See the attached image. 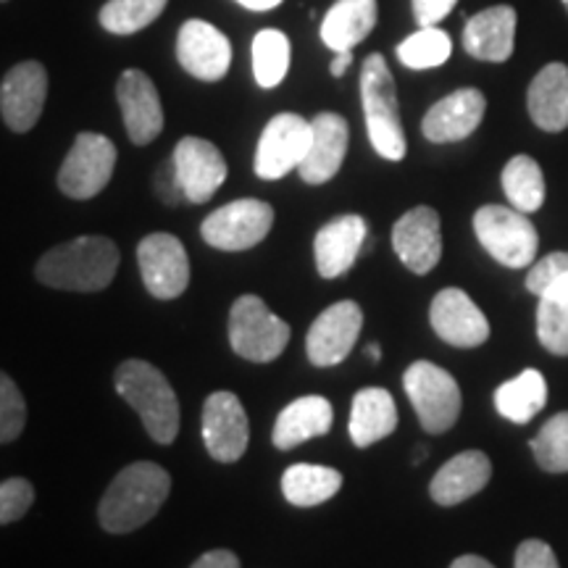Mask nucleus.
<instances>
[{"instance_id":"nucleus-1","label":"nucleus","mask_w":568,"mask_h":568,"mask_svg":"<svg viewBox=\"0 0 568 568\" xmlns=\"http://www.w3.org/2000/svg\"><path fill=\"white\" fill-rule=\"evenodd\" d=\"M119 247L103 234H84L48 251L34 266V276L67 293H101L116 276Z\"/></svg>"},{"instance_id":"nucleus-2","label":"nucleus","mask_w":568,"mask_h":568,"mask_svg":"<svg viewBox=\"0 0 568 568\" xmlns=\"http://www.w3.org/2000/svg\"><path fill=\"white\" fill-rule=\"evenodd\" d=\"M172 477L153 460H138L113 477L105 489L98 518L109 535H130V531L145 527L166 503Z\"/></svg>"},{"instance_id":"nucleus-3","label":"nucleus","mask_w":568,"mask_h":568,"mask_svg":"<svg viewBox=\"0 0 568 568\" xmlns=\"http://www.w3.org/2000/svg\"><path fill=\"white\" fill-rule=\"evenodd\" d=\"M113 382H116V393L142 418V426L153 437V443L172 445L180 432V400L166 376L148 361L130 358L116 368Z\"/></svg>"},{"instance_id":"nucleus-4","label":"nucleus","mask_w":568,"mask_h":568,"mask_svg":"<svg viewBox=\"0 0 568 568\" xmlns=\"http://www.w3.org/2000/svg\"><path fill=\"white\" fill-rule=\"evenodd\" d=\"M361 103H364L366 132L374 151L387 161L406 159L408 142L400 122L395 77L382 53L368 55L361 69Z\"/></svg>"},{"instance_id":"nucleus-5","label":"nucleus","mask_w":568,"mask_h":568,"mask_svg":"<svg viewBox=\"0 0 568 568\" xmlns=\"http://www.w3.org/2000/svg\"><path fill=\"white\" fill-rule=\"evenodd\" d=\"M474 232L481 247L493 255L497 264L508 268H527L535 264L539 234L527 213L514 205H481L474 213Z\"/></svg>"},{"instance_id":"nucleus-6","label":"nucleus","mask_w":568,"mask_h":568,"mask_svg":"<svg viewBox=\"0 0 568 568\" xmlns=\"http://www.w3.org/2000/svg\"><path fill=\"white\" fill-rule=\"evenodd\" d=\"M403 387L424 432L443 435L450 426H456L464 397L450 372L432 361H416L403 374Z\"/></svg>"},{"instance_id":"nucleus-7","label":"nucleus","mask_w":568,"mask_h":568,"mask_svg":"<svg viewBox=\"0 0 568 568\" xmlns=\"http://www.w3.org/2000/svg\"><path fill=\"white\" fill-rule=\"evenodd\" d=\"M290 343V326L258 295L237 297L230 311V345L240 358L272 364Z\"/></svg>"},{"instance_id":"nucleus-8","label":"nucleus","mask_w":568,"mask_h":568,"mask_svg":"<svg viewBox=\"0 0 568 568\" xmlns=\"http://www.w3.org/2000/svg\"><path fill=\"white\" fill-rule=\"evenodd\" d=\"M116 169V145L98 132L77 134L74 145L61 163L59 187L71 201H90L103 193Z\"/></svg>"},{"instance_id":"nucleus-9","label":"nucleus","mask_w":568,"mask_h":568,"mask_svg":"<svg viewBox=\"0 0 568 568\" xmlns=\"http://www.w3.org/2000/svg\"><path fill=\"white\" fill-rule=\"evenodd\" d=\"M274 226V209L264 201L245 197V201L226 203L205 219L201 226L203 240L216 251L240 253L264 243Z\"/></svg>"},{"instance_id":"nucleus-10","label":"nucleus","mask_w":568,"mask_h":568,"mask_svg":"<svg viewBox=\"0 0 568 568\" xmlns=\"http://www.w3.org/2000/svg\"><path fill=\"white\" fill-rule=\"evenodd\" d=\"M138 264L145 290L159 301H174L190 284V258L182 240L169 232H153L140 240Z\"/></svg>"},{"instance_id":"nucleus-11","label":"nucleus","mask_w":568,"mask_h":568,"mask_svg":"<svg viewBox=\"0 0 568 568\" xmlns=\"http://www.w3.org/2000/svg\"><path fill=\"white\" fill-rule=\"evenodd\" d=\"M311 122L297 113H276L261 132L255 148V174L261 180H282L297 169L308 153Z\"/></svg>"},{"instance_id":"nucleus-12","label":"nucleus","mask_w":568,"mask_h":568,"mask_svg":"<svg viewBox=\"0 0 568 568\" xmlns=\"http://www.w3.org/2000/svg\"><path fill=\"white\" fill-rule=\"evenodd\" d=\"M364 311L355 301H339L322 311L308 335H305V353L314 366H337L351 355L358 343Z\"/></svg>"},{"instance_id":"nucleus-13","label":"nucleus","mask_w":568,"mask_h":568,"mask_svg":"<svg viewBox=\"0 0 568 568\" xmlns=\"http://www.w3.org/2000/svg\"><path fill=\"white\" fill-rule=\"evenodd\" d=\"M203 445L219 464H234L245 456L251 424L245 406L234 393H213L203 406Z\"/></svg>"},{"instance_id":"nucleus-14","label":"nucleus","mask_w":568,"mask_h":568,"mask_svg":"<svg viewBox=\"0 0 568 568\" xmlns=\"http://www.w3.org/2000/svg\"><path fill=\"white\" fill-rule=\"evenodd\" d=\"M48 98V71L40 61H21L0 82V113L11 132H30Z\"/></svg>"},{"instance_id":"nucleus-15","label":"nucleus","mask_w":568,"mask_h":568,"mask_svg":"<svg viewBox=\"0 0 568 568\" xmlns=\"http://www.w3.org/2000/svg\"><path fill=\"white\" fill-rule=\"evenodd\" d=\"M172 161L184 201L197 205L209 203L230 174L222 151L203 138H182L176 142Z\"/></svg>"},{"instance_id":"nucleus-16","label":"nucleus","mask_w":568,"mask_h":568,"mask_svg":"<svg viewBox=\"0 0 568 568\" xmlns=\"http://www.w3.org/2000/svg\"><path fill=\"white\" fill-rule=\"evenodd\" d=\"M176 59L190 77L201 82L224 80L232 63V45L222 30L203 19L184 21L176 34Z\"/></svg>"},{"instance_id":"nucleus-17","label":"nucleus","mask_w":568,"mask_h":568,"mask_svg":"<svg viewBox=\"0 0 568 568\" xmlns=\"http://www.w3.org/2000/svg\"><path fill=\"white\" fill-rule=\"evenodd\" d=\"M393 247L403 266L414 274H429L443 258L439 213L429 205H416L393 226Z\"/></svg>"},{"instance_id":"nucleus-18","label":"nucleus","mask_w":568,"mask_h":568,"mask_svg":"<svg viewBox=\"0 0 568 568\" xmlns=\"http://www.w3.org/2000/svg\"><path fill=\"white\" fill-rule=\"evenodd\" d=\"M432 329L439 339L456 347H479L489 339V322L464 290L447 287L435 295L429 308Z\"/></svg>"},{"instance_id":"nucleus-19","label":"nucleus","mask_w":568,"mask_h":568,"mask_svg":"<svg viewBox=\"0 0 568 568\" xmlns=\"http://www.w3.org/2000/svg\"><path fill=\"white\" fill-rule=\"evenodd\" d=\"M116 101L130 140L134 145H151L163 130V105L151 77L140 69H126L116 82Z\"/></svg>"},{"instance_id":"nucleus-20","label":"nucleus","mask_w":568,"mask_h":568,"mask_svg":"<svg viewBox=\"0 0 568 568\" xmlns=\"http://www.w3.org/2000/svg\"><path fill=\"white\" fill-rule=\"evenodd\" d=\"M487 111L485 92L477 88H464L445 95L426 111L422 132L424 138L435 145H447V142H460L477 132Z\"/></svg>"},{"instance_id":"nucleus-21","label":"nucleus","mask_w":568,"mask_h":568,"mask_svg":"<svg viewBox=\"0 0 568 568\" xmlns=\"http://www.w3.org/2000/svg\"><path fill=\"white\" fill-rule=\"evenodd\" d=\"M347 145H351V126L339 113L322 111L311 122V145L297 174L308 184H326L335 180L343 169Z\"/></svg>"},{"instance_id":"nucleus-22","label":"nucleus","mask_w":568,"mask_h":568,"mask_svg":"<svg viewBox=\"0 0 568 568\" xmlns=\"http://www.w3.org/2000/svg\"><path fill=\"white\" fill-rule=\"evenodd\" d=\"M366 237V219L358 216V213H345V216H337L329 224H324L314 240L318 274L324 280H337V276L351 272L355 261H358Z\"/></svg>"},{"instance_id":"nucleus-23","label":"nucleus","mask_w":568,"mask_h":568,"mask_svg":"<svg viewBox=\"0 0 568 568\" xmlns=\"http://www.w3.org/2000/svg\"><path fill=\"white\" fill-rule=\"evenodd\" d=\"M516 21L518 13L514 6H489L477 17L466 21L464 51L471 59L503 63L514 55L516 45Z\"/></svg>"},{"instance_id":"nucleus-24","label":"nucleus","mask_w":568,"mask_h":568,"mask_svg":"<svg viewBox=\"0 0 568 568\" xmlns=\"http://www.w3.org/2000/svg\"><path fill=\"white\" fill-rule=\"evenodd\" d=\"M489 477H493V464L481 450H466L458 453L439 468L429 485V495L437 506H458V503L468 500V497L479 495L487 487Z\"/></svg>"},{"instance_id":"nucleus-25","label":"nucleus","mask_w":568,"mask_h":568,"mask_svg":"<svg viewBox=\"0 0 568 568\" xmlns=\"http://www.w3.org/2000/svg\"><path fill=\"white\" fill-rule=\"evenodd\" d=\"M332 422H335V410H332V403L326 397H297L276 416L272 443L280 450H293V447L308 443V439L326 435L332 429Z\"/></svg>"},{"instance_id":"nucleus-26","label":"nucleus","mask_w":568,"mask_h":568,"mask_svg":"<svg viewBox=\"0 0 568 568\" xmlns=\"http://www.w3.org/2000/svg\"><path fill=\"white\" fill-rule=\"evenodd\" d=\"M527 109L542 132H564L568 126V67L548 63L529 84Z\"/></svg>"},{"instance_id":"nucleus-27","label":"nucleus","mask_w":568,"mask_h":568,"mask_svg":"<svg viewBox=\"0 0 568 568\" xmlns=\"http://www.w3.org/2000/svg\"><path fill=\"white\" fill-rule=\"evenodd\" d=\"M397 429V406L393 395L382 387H364L353 397L351 439L355 447H372Z\"/></svg>"},{"instance_id":"nucleus-28","label":"nucleus","mask_w":568,"mask_h":568,"mask_svg":"<svg viewBox=\"0 0 568 568\" xmlns=\"http://www.w3.org/2000/svg\"><path fill=\"white\" fill-rule=\"evenodd\" d=\"M379 9L376 0H337L322 21V40L335 53L353 51L374 32Z\"/></svg>"},{"instance_id":"nucleus-29","label":"nucleus","mask_w":568,"mask_h":568,"mask_svg":"<svg viewBox=\"0 0 568 568\" xmlns=\"http://www.w3.org/2000/svg\"><path fill=\"white\" fill-rule=\"evenodd\" d=\"M343 487V474L332 466L295 464L282 474V495L290 506L314 508L332 500Z\"/></svg>"},{"instance_id":"nucleus-30","label":"nucleus","mask_w":568,"mask_h":568,"mask_svg":"<svg viewBox=\"0 0 568 568\" xmlns=\"http://www.w3.org/2000/svg\"><path fill=\"white\" fill-rule=\"evenodd\" d=\"M548 403V382L537 368H524L521 374L495 389L497 414L514 424H527Z\"/></svg>"},{"instance_id":"nucleus-31","label":"nucleus","mask_w":568,"mask_h":568,"mask_svg":"<svg viewBox=\"0 0 568 568\" xmlns=\"http://www.w3.org/2000/svg\"><path fill=\"white\" fill-rule=\"evenodd\" d=\"M537 337L552 355H568V276L537 295Z\"/></svg>"},{"instance_id":"nucleus-32","label":"nucleus","mask_w":568,"mask_h":568,"mask_svg":"<svg viewBox=\"0 0 568 568\" xmlns=\"http://www.w3.org/2000/svg\"><path fill=\"white\" fill-rule=\"evenodd\" d=\"M503 193L508 203L521 213H535L545 203V174L531 155H514L503 169Z\"/></svg>"},{"instance_id":"nucleus-33","label":"nucleus","mask_w":568,"mask_h":568,"mask_svg":"<svg viewBox=\"0 0 568 568\" xmlns=\"http://www.w3.org/2000/svg\"><path fill=\"white\" fill-rule=\"evenodd\" d=\"M290 71V40L280 30H264L253 40V74L264 90L282 84Z\"/></svg>"},{"instance_id":"nucleus-34","label":"nucleus","mask_w":568,"mask_h":568,"mask_svg":"<svg viewBox=\"0 0 568 568\" xmlns=\"http://www.w3.org/2000/svg\"><path fill=\"white\" fill-rule=\"evenodd\" d=\"M453 42L450 34L439 27H422V30L408 34L406 40L397 45V59L408 69H435L450 59Z\"/></svg>"},{"instance_id":"nucleus-35","label":"nucleus","mask_w":568,"mask_h":568,"mask_svg":"<svg viewBox=\"0 0 568 568\" xmlns=\"http://www.w3.org/2000/svg\"><path fill=\"white\" fill-rule=\"evenodd\" d=\"M169 0H109L101 9V24L111 34H134L151 27Z\"/></svg>"},{"instance_id":"nucleus-36","label":"nucleus","mask_w":568,"mask_h":568,"mask_svg":"<svg viewBox=\"0 0 568 568\" xmlns=\"http://www.w3.org/2000/svg\"><path fill=\"white\" fill-rule=\"evenodd\" d=\"M531 453L539 468L550 474L568 471V410L556 414L542 424V429L531 437Z\"/></svg>"},{"instance_id":"nucleus-37","label":"nucleus","mask_w":568,"mask_h":568,"mask_svg":"<svg viewBox=\"0 0 568 568\" xmlns=\"http://www.w3.org/2000/svg\"><path fill=\"white\" fill-rule=\"evenodd\" d=\"M27 424V403L17 382L0 372V445L19 439Z\"/></svg>"},{"instance_id":"nucleus-38","label":"nucleus","mask_w":568,"mask_h":568,"mask_svg":"<svg viewBox=\"0 0 568 568\" xmlns=\"http://www.w3.org/2000/svg\"><path fill=\"white\" fill-rule=\"evenodd\" d=\"M32 503H34L32 481L21 477L0 481V527L24 518L27 510L32 508Z\"/></svg>"},{"instance_id":"nucleus-39","label":"nucleus","mask_w":568,"mask_h":568,"mask_svg":"<svg viewBox=\"0 0 568 568\" xmlns=\"http://www.w3.org/2000/svg\"><path fill=\"white\" fill-rule=\"evenodd\" d=\"M568 276V253H550L531 264L527 274V290L531 295H539L552 282H560Z\"/></svg>"},{"instance_id":"nucleus-40","label":"nucleus","mask_w":568,"mask_h":568,"mask_svg":"<svg viewBox=\"0 0 568 568\" xmlns=\"http://www.w3.org/2000/svg\"><path fill=\"white\" fill-rule=\"evenodd\" d=\"M514 568H560L556 552L542 539H527L518 545Z\"/></svg>"},{"instance_id":"nucleus-41","label":"nucleus","mask_w":568,"mask_h":568,"mask_svg":"<svg viewBox=\"0 0 568 568\" xmlns=\"http://www.w3.org/2000/svg\"><path fill=\"white\" fill-rule=\"evenodd\" d=\"M155 195L161 197L163 203L169 205H180L182 203V184L176 180V169H174V161L163 163V166L155 172Z\"/></svg>"},{"instance_id":"nucleus-42","label":"nucleus","mask_w":568,"mask_h":568,"mask_svg":"<svg viewBox=\"0 0 568 568\" xmlns=\"http://www.w3.org/2000/svg\"><path fill=\"white\" fill-rule=\"evenodd\" d=\"M414 3V17L422 27H437L447 13L456 9L458 0H410Z\"/></svg>"},{"instance_id":"nucleus-43","label":"nucleus","mask_w":568,"mask_h":568,"mask_svg":"<svg viewBox=\"0 0 568 568\" xmlns=\"http://www.w3.org/2000/svg\"><path fill=\"white\" fill-rule=\"evenodd\" d=\"M190 568H240V558L232 550H211L203 552Z\"/></svg>"},{"instance_id":"nucleus-44","label":"nucleus","mask_w":568,"mask_h":568,"mask_svg":"<svg viewBox=\"0 0 568 568\" xmlns=\"http://www.w3.org/2000/svg\"><path fill=\"white\" fill-rule=\"evenodd\" d=\"M351 63H353V51H343V53H337V59L332 61V67H329V71H332V77H343L347 69H351Z\"/></svg>"},{"instance_id":"nucleus-45","label":"nucleus","mask_w":568,"mask_h":568,"mask_svg":"<svg viewBox=\"0 0 568 568\" xmlns=\"http://www.w3.org/2000/svg\"><path fill=\"white\" fill-rule=\"evenodd\" d=\"M450 568H495V566L479 556H460L453 560Z\"/></svg>"},{"instance_id":"nucleus-46","label":"nucleus","mask_w":568,"mask_h":568,"mask_svg":"<svg viewBox=\"0 0 568 568\" xmlns=\"http://www.w3.org/2000/svg\"><path fill=\"white\" fill-rule=\"evenodd\" d=\"M237 3L245 6V9H251V11H272L282 3V0H237Z\"/></svg>"},{"instance_id":"nucleus-47","label":"nucleus","mask_w":568,"mask_h":568,"mask_svg":"<svg viewBox=\"0 0 568 568\" xmlns=\"http://www.w3.org/2000/svg\"><path fill=\"white\" fill-rule=\"evenodd\" d=\"M366 358H372L374 361V364H376V361H382V347L379 345H376V343H372V345H366Z\"/></svg>"},{"instance_id":"nucleus-48","label":"nucleus","mask_w":568,"mask_h":568,"mask_svg":"<svg viewBox=\"0 0 568 568\" xmlns=\"http://www.w3.org/2000/svg\"><path fill=\"white\" fill-rule=\"evenodd\" d=\"M424 458H426V450L422 445H418V450L414 453V464H418V460H424Z\"/></svg>"},{"instance_id":"nucleus-49","label":"nucleus","mask_w":568,"mask_h":568,"mask_svg":"<svg viewBox=\"0 0 568 568\" xmlns=\"http://www.w3.org/2000/svg\"><path fill=\"white\" fill-rule=\"evenodd\" d=\"M564 6H566V11H568V0H564Z\"/></svg>"},{"instance_id":"nucleus-50","label":"nucleus","mask_w":568,"mask_h":568,"mask_svg":"<svg viewBox=\"0 0 568 568\" xmlns=\"http://www.w3.org/2000/svg\"><path fill=\"white\" fill-rule=\"evenodd\" d=\"M0 3H6V0H0Z\"/></svg>"}]
</instances>
